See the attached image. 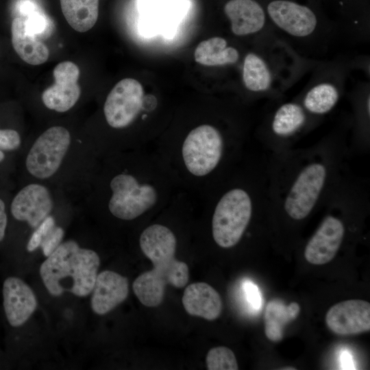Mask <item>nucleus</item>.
<instances>
[{
    "mask_svg": "<svg viewBox=\"0 0 370 370\" xmlns=\"http://www.w3.org/2000/svg\"><path fill=\"white\" fill-rule=\"evenodd\" d=\"M340 136L273 153L267 164L269 210L299 222L325 204L345 174L348 147Z\"/></svg>",
    "mask_w": 370,
    "mask_h": 370,
    "instance_id": "1",
    "label": "nucleus"
},
{
    "mask_svg": "<svg viewBox=\"0 0 370 370\" xmlns=\"http://www.w3.org/2000/svg\"><path fill=\"white\" fill-rule=\"evenodd\" d=\"M153 150L177 188L200 197L245 153L242 128L200 121L160 134Z\"/></svg>",
    "mask_w": 370,
    "mask_h": 370,
    "instance_id": "2",
    "label": "nucleus"
},
{
    "mask_svg": "<svg viewBox=\"0 0 370 370\" xmlns=\"http://www.w3.org/2000/svg\"><path fill=\"white\" fill-rule=\"evenodd\" d=\"M103 158L95 178V203L115 219L132 222L158 214L179 190L149 147Z\"/></svg>",
    "mask_w": 370,
    "mask_h": 370,
    "instance_id": "3",
    "label": "nucleus"
},
{
    "mask_svg": "<svg viewBox=\"0 0 370 370\" xmlns=\"http://www.w3.org/2000/svg\"><path fill=\"white\" fill-rule=\"evenodd\" d=\"M161 211L162 219L146 225L138 240L140 249L152 262L153 269L138 276L132 288L141 304L147 307L162 303L167 284L182 288L189 280L188 265L175 258L179 237L175 230L164 221Z\"/></svg>",
    "mask_w": 370,
    "mask_h": 370,
    "instance_id": "4",
    "label": "nucleus"
},
{
    "mask_svg": "<svg viewBox=\"0 0 370 370\" xmlns=\"http://www.w3.org/2000/svg\"><path fill=\"white\" fill-rule=\"evenodd\" d=\"M100 264L98 254L73 241L61 243L42 263L40 275L53 296L69 292L86 297L92 291Z\"/></svg>",
    "mask_w": 370,
    "mask_h": 370,
    "instance_id": "5",
    "label": "nucleus"
},
{
    "mask_svg": "<svg viewBox=\"0 0 370 370\" xmlns=\"http://www.w3.org/2000/svg\"><path fill=\"white\" fill-rule=\"evenodd\" d=\"M158 107L154 98H146L141 84L133 78L119 81L107 95L103 113L107 125L112 130L124 131L138 121L147 123Z\"/></svg>",
    "mask_w": 370,
    "mask_h": 370,
    "instance_id": "6",
    "label": "nucleus"
},
{
    "mask_svg": "<svg viewBox=\"0 0 370 370\" xmlns=\"http://www.w3.org/2000/svg\"><path fill=\"white\" fill-rule=\"evenodd\" d=\"M273 30L300 43L317 38L325 29L323 17L312 5L296 0H261Z\"/></svg>",
    "mask_w": 370,
    "mask_h": 370,
    "instance_id": "7",
    "label": "nucleus"
},
{
    "mask_svg": "<svg viewBox=\"0 0 370 370\" xmlns=\"http://www.w3.org/2000/svg\"><path fill=\"white\" fill-rule=\"evenodd\" d=\"M71 144V134L64 127L47 129L35 140L27 154V171L36 179H50L61 167Z\"/></svg>",
    "mask_w": 370,
    "mask_h": 370,
    "instance_id": "8",
    "label": "nucleus"
},
{
    "mask_svg": "<svg viewBox=\"0 0 370 370\" xmlns=\"http://www.w3.org/2000/svg\"><path fill=\"white\" fill-rule=\"evenodd\" d=\"M271 36L262 39V51L248 52L243 58L242 81L245 88L254 93L268 95L275 90L280 79L279 58L273 55Z\"/></svg>",
    "mask_w": 370,
    "mask_h": 370,
    "instance_id": "9",
    "label": "nucleus"
},
{
    "mask_svg": "<svg viewBox=\"0 0 370 370\" xmlns=\"http://www.w3.org/2000/svg\"><path fill=\"white\" fill-rule=\"evenodd\" d=\"M312 118L297 101L286 102L279 106L272 114L266 136L273 153L288 149L291 142L307 128Z\"/></svg>",
    "mask_w": 370,
    "mask_h": 370,
    "instance_id": "10",
    "label": "nucleus"
},
{
    "mask_svg": "<svg viewBox=\"0 0 370 370\" xmlns=\"http://www.w3.org/2000/svg\"><path fill=\"white\" fill-rule=\"evenodd\" d=\"M345 234L342 219L334 212L326 214L306 245V260L315 265L328 263L340 249Z\"/></svg>",
    "mask_w": 370,
    "mask_h": 370,
    "instance_id": "11",
    "label": "nucleus"
},
{
    "mask_svg": "<svg viewBox=\"0 0 370 370\" xmlns=\"http://www.w3.org/2000/svg\"><path fill=\"white\" fill-rule=\"evenodd\" d=\"M223 12L235 36H265L273 30L262 3L258 0H228L223 6Z\"/></svg>",
    "mask_w": 370,
    "mask_h": 370,
    "instance_id": "12",
    "label": "nucleus"
},
{
    "mask_svg": "<svg viewBox=\"0 0 370 370\" xmlns=\"http://www.w3.org/2000/svg\"><path fill=\"white\" fill-rule=\"evenodd\" d=\"M79 73V67L73 62L64 61L57 64L53 71L55 83L42 93L44 105L58 112L72 108L81 94Z\"/></svg>",
    "mask_w": 370,
    "mask_h": 370,
    "instance_id": "13",
    "label": "nucleus"
},
{
    "mask_svg": "<svg viewBox=\"0 0 370 370\" xmlns=\"http://www.w3.org/2000/svg\"><path fill=\"white\" fill-rule=\"evenodd\" d=\"M53 208V200L45 186L32 183L21 188L14 197L10 211L13 217L26 221L32 228H36L49 215Z\"/></svg>",
    "mask_w": 370,
    "mask_h": 370,
    "instance_id": "14",
    "label": "nucleus"
},
{
    "mask_svg": "<svg viewBox=\"0 0 370 370\" xmlns=\"http://www.w3.org/2000/svg\"><path fill=\"white\" fill-rule=\"evenodd\" d=\"M328 328L340 336L370 330V304L361 299L343 301L332 306L325 315Z\"/></svg>",
    "mask_w": 370,
    "mask_h": 370,
    "instance_id": "15",
    "label": "nucleus"
},
{
    "mask_svg": "<svg viewBox=\"0 0 370 370\" xmlns=\"http://www.w3.org/2000/svg\"><path fill=\"white\" fill-rule=\"evenodd\" d=\"M3 310L8 325L22 326L36 310L37 300L32 289L23 280L8 276L2 284Z\"/></svg>",
    "mask_w": 370,
    "mask_h": 370,
    "instance_id": "16",
    "label": "nucleus"
},
{
    "mask_svg": "<svg viewBox=\"0 0 370 370\" xmlns=\"http://www.w3.org/2000/svg\"><path fill=\"white\" fill-rule=\"evenodd\" d=\"M90 300L92 311L103 315L124 301L129 293L127 278L110 270L97 274Z\"/></svg>",
    "mask_w": 370,
    "mask_h": 370,
    "instance_id": "17",
    "label": "nucleus"
},
{
    "mask_svg": "<svg viewBox=\"0 0 370 370\" xmlns=\"http://www.w3.org/2000/svg\"><path fill=\"white\" fill-rule=\"evenodd\" d=\"M182 301L188 314L208 321L217 319L222 312L223 303L219 293L205 282H195L187 286Z\"/></svg>",
    "mask_w": 370,
    "mask_h": 370,
    "instance_id": "18",
    "label": "nucleus"
},
{
    "mask_svg": "<svg viewBox=\"0 0 370 370\" xmlns=\"http://www.w3.org/2000/svg\"><path fill=\"white\" fill-rule=\"evenodd\" d=\"M11 32L13 48L24 62L32 65H39L47 60L49 55L47 47L37 39L36 35L27 30L23 16L13 19Z\"/></svg>",
    "mask_w": 370,
    "mask_h": 370,
    "instance_id": "19",
    "label": "nucleus"
},
{
    "mask_svg": "<svg viewBox=\"0 0 370 370\" xmlns=\"http://www.w3.org/2000/svg\"><path fill=\"white\" fill-rule=\"evenodd\" d=\"M194 58L204 66H223L236 64L240 53L236 47L229 45L224 38L214 36L199 43Z\"/></svg>",
    "mask_w": 370,
    "mask_h": 370,
    "instance_id": "20",
    "label": "nucleus"
},
{
    "mask_svg": "<svg viewBox=\"0 0 370 370\" xmlns=\"http://www.w3.org/2000/svg\"><path fill=\"white\" fill-rule=\"evenodd\" d=\"M299 312L300 306L297 302L285 305L279 299L270 300L264 312V333L267 338L273 342L281 341L284 327L295 320Z\"/></svg>",
    "mask_w": 370,
    "mask_h": 370,
    "instance_id": "21",
    "label": "nucleus"
},
{
    "mask_svg": "<svg viewBox=\"0 0 370 370\" xmlns=\"http://www.w3.org/2000/svg\"><path fill=\"white\" fill-rule=\"evenodd\" d=\"M340 99L338 86L330 81H321L310 88L300 102L312 116L325 115L331 112Z\"/></svg>",
    "mask_w": 370,
    "mask_h": 370,
    "instance_id": "22",
    "label": "nucleus"
},
{
    "mask_svg": "<svg viewBox=\"0 0 370 370\" xmlns=\"http://www.w3.org/2000/svg\"><path fill=\"white\" fill-rule=\"evenodd\" d=\"M62 12L75 31L86 32L96 23L99 0H60Z\"/></svg>",
    "mask_w": 370,
    "mask_h": 370,
    "instance_id": "23",
    "label": "nucleus"
},
{
    "mask_svg": "<svg viewBox=\"0 0 370 370\" xmlns=\"http://www.w3.org/2000/svg\"><path fill=\"white\" fill-rule=\"evenodd\" d=\"M206 361L208 370L238 369L234 352L224 346L216 347L210 349L207 354Z\"/></svg>",
    "mask_w": 370,
    "mask_h": 370,
    "instance_id": "24",
    "label": "nucleus"
},
{
    "mask_svg": "<svg viewBox=\"0 0 370 370\" xmlns=\"http://www.w3.org/2000/svg\"><path fill=\"white\" fill-rule=\"evenodd\" d=\"M64 234L61 227L55 225L43 238L40 247L45 256L48 257L60 245Z\"/></svg>",
    "mask_w": 370,
    "mask_h": 370,
    "instance_id": "25",
    "label": "nucleus"
},
{
    "mask_svg": "<svg viewBox=\"0 0 370 370\" xmlns=\"http://www.w3.org/2000/svg\"><path fill=\"white\" fill-rule=\"evenodd\" d=\"M23 17L25 20L26 29L29 33L36 36L46 31L47 20L45 16L38 10Z\"/></svg>",
    "mask_w": 370,
    "mask_h": 370,
    "instance_id": "26",
    "label": "nucleus"
},
{
    "mask_svg": "<svg viewBox=\"0 0 370 370\" xmlns=\"http://www.w3.org/2000/svg\"><path fill=\"white\" fill-rule=\"evenodd\" d=\"M21 143L20 134L14 130H0V150L14 151L17 149Z\"/></svg>",
    "mask_w": 370,
    "mask_h": 370,
    "instance_id": "27",
    "label": "nucleus"
},
{
    "mask_svg": "<svg viewBox=\"0 0 370 370\" xmlns=\"http://www.w3.org/2000/svg\"><path fill=\"white\" fill-rule=\"evenodd\" d=\"M338 1V4L341 6L342 10L341 13L343 16L349 18L351 23L354 24L355 25L360 24L362 20L360 18L361 14L360 10L358 8V5H360L357 0H337Z\"/></svg>",
    "mask_w": 370,
    "mask_h": 370,
    "instance_id": "28",
    "label": "nucleus"
},
{
    "mask_svg": "<svg viewBox=\"0 0 370 370\" xmlns=\"http://www.w3.org/2000/svg\"><path fill=\"white\" fill-rule=\"evenodd\" d=\"M243 288L247 303L254 310L260 308L262 306V297L258 287L249 280H246Z\"/></svg>",
    "mask_w": 370,
    "mask_h": 370,
    "instance_id": "29",
    "label": "nucleus"
},
{
    "mask_svg": "<svg viewBox=\"0 0 370 370\" xmlns=\"http://www.w3.org/2000/svg\"><path fill=\"white\" fill-rule=\"evenodd\" d=\"M8 225V216L4 201L0 199V243L3 240Z\"/></svg>",
    "mask_w": 370,
    "mask_h": 370,
    "instance_id": "30",
    "label": "nucleus"
},
{
    "mask_svg": "<svg viewBox=\"0 0 370 370\" xmlns=\"http://www.w3.org/2000/svg\"><path fill=\"white\" fill-rule=\"evenodd\" d=\"M42 241V237L36 230H35L32 233L27 243V250L29 252L34 251L38 247L40 246Z\"/></svg>",
    "mask_w": 370,
    "mask_h": 370,
    "instance_id": "31",
    "label": "nucleus"
},
{
    "mask_svg": "<svg viewBox=\"0 0 370 370\" xmlns=\"http://www.w3.org/2000/svg\"><path fill=\"white\" fill-rule=\"evenodd\" d=\"M37 10L36 5L29 1L21 2L18 5V11L21 16H26Z\"/></svg>",
    "mask_w": 370,
    "mask_h": 370,
    "instance_id": "32",
    "label": "nucleus"
},
{
    "mask_svg": "<svg viewBox=\"0 0 370 370\" xmlns=\"http://www.w3.org/2000/svg\"><path fill=\"white\" fill-rule=\"evenodd\" d=\"M340 358L342 369H354L352 358L349 352H343Z\"/></svg>",
    "mask_w": 370,
    "mask_h": 370,
    "instance_id": "33",
    "label": "nucleus"
},
{
    "mask_svg": "<svg viewBox=\"0 0 370 370\" xmlns=\"http://www.w3.org/2000/svg\"><path fill=\"white\" fill-rule=\"evenodd\" d=\"M5 158V154L3 151L0 150V162H1Z\"/></svg>",
    "mask_w": 370,
    "mask_h": 370,
    "instance_id": "34",
    "label": "nucleus"
},
{
    "mask_svg": "<svg viewBox=\"0 0 370 370\" xmlns=\"http://www.w3.org/2000/svg\"><path fill=\"white\" fill-rule=\"evenodd\" d=\"M285 369V370H286V369H291H291H294V370H295V368H292V367H291L290 368H284V369Z\"/></svg>",
    "mask_w": 370,
    "mask_h": 370,
    "instance_id": "35",
    "label": "nucleus"
}]
</instances>
